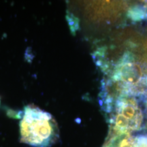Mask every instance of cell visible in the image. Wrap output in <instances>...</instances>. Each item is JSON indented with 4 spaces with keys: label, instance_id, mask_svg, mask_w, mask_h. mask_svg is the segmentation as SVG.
I'll return each instance as SVG.
<instances>
[{
    "label": "cell",
    "instance_id": "obj_2",
    "mask_svg": "<svg viewBox=\"0 0 147 147\" xmlns=\"http://www.w3.org/2000/svg\"><path fill=\"white\" fill-rule=\"evenodd\" d=\"M109 114L114 127L128 134L142 130L146 123L145 119H147L142 99L128 95L116 97Z\"/></svg>",
    "mask_w": 147,
    "mask_h": 147
},
{
    "label": "cell",
    "instance_id": "obj_5",
    "mask_svg": "<svg viewBox=\"0 0 147 147\" xmlns=\"http://www.w3.org/2000/svg\"><path fill=\"white\" fill-rule=\"evenodd\" d=\"M144 106H145V110H146V113L147 115V93L145 96V100H144Z\"/></svg>",
    "mask_w": 147,
    "mask_h": 147
},
{
    "label": "cell",
    "instance_id": "obj_1",
    "mask_svg": "<svg viewBox=\"0 0 147 147\" xmlns=\"http://www.w3.org/2000/svg\"><path fill=\"white\" fill-rule=\"evenodd\" d=\"M20 134L22 142L34 147H49L59 138L58 126L53 116L34 105L24 108Z\"/></svg>",
    "mask_w": 147,
    "mask_h": 147
},
{
    "label": "cell",
    "instance_id": "obj_3",
    "mask_svg": "<svg viewBox=\"0 0 147 147\" xmlns=\"http://www.w3.org/2000/svg\"><path fill=\"white\" fill-rule=\"evenodd\" d=\"M127 16L134 23H139L147 20V5L138 3L128 9Z\"/></svg>",
    "mask_w": 147,
    "mask_h": 147
},
{
    "label": "cell",
    "instance_id": "obj_4",
    "mask_svg": "<svg viewBox=\"0 0 147 147\" xmlns=\"http://www.w3.org/2000/svg\"><path fill=\"white\" fill-rule=\"evenodd\" d=\"M134 147H147L146 134H138L133 136Z\"/></svg>",
    "mask_w": 147,
    "mask_h": 147
}]
</instances>
